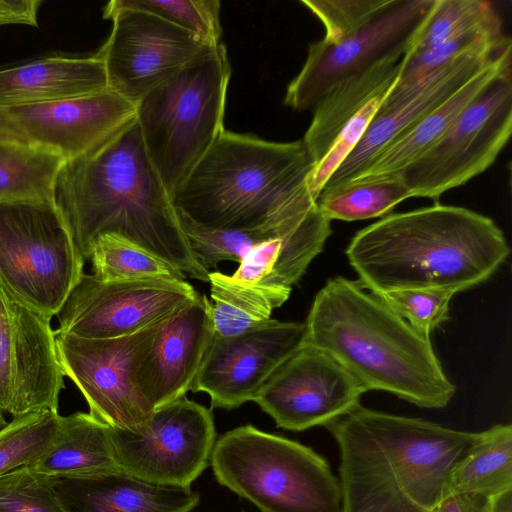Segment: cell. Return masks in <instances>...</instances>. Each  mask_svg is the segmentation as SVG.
<instances>
[{"label": "cell", "mask_w": 512, "mask_h": 512, "mask_svg": "<svg viewBox=\"0 0 512 512\" xmlns=\"http://www.w3.org/2000/svg\"><path fill=\"white\" fill-rule=\"evenodd\" d=\"M53 203L84 259L102 234H118L192 278L209 282L180 228L171 196L153 166L135 121L118 135L64 160Z\"/></svg>", "instance_id": "obj_1"}, {"label": "cell", "mask_w": 512, "mask_h": 512, "mask_svg": "<svg viewBox=\"0 0 512 512\" xmlns=\"http://www.w3.org/2000/svg\"><path fill=\"white\" fill-rule=\"evenodd\" d=\"M340 454V512H432L478 432L358 405L325 426Z\"/></svg>", "instance_id": "obj_2"}, {"label": "cell", "mask_w": 512, "mask_h": 512, "mask_svg": "<svg viewBox=\"0 0 512 512\" xmlns=\"http://www.w3.org/2000/svg\"><path fill=\"white\" fill-rule=\"evenodd\" d=\"M509 252L491 218L436 203L386 215L359 230L346 256L358 282L375 294L416 288L459 293L490 278Z\"/></svg>", "instance_id": "obj_3"}, {"label": "cell", "mask_w": 512, "mask_h": 512, "mask_svg": "<svg viewBox=\"0 0 512 512\" xmlns=\"http://www.w3.org/2000/svg\"><path fill=\"white\" fill-rule=\"evenodd\" d=\"M305 327V343L332 356L366 392L386 391L429 409L446 407L455 394L430 337L358 281L329 279Z\"/></svg>", "instance_id": "obj_4"}, {"label": "cell", "mask_w": 512, "mask_h": 512, "mask_svg": "<svg viewBox=\"0 0 512 512\" xmlns=\"http://www.w3.org/2000/svg\"><path fill=\"white\" fill-rule=\"evenodd\" d=\"M314 163L302 140L224 130L171 195L176 211L213 229H279L316 205Z\"/></svg>", "instance_id": "obj_5"}, {"label": "cell", "mask_w": 512, "mask_h": 512, "mask_svg": "<svg viewBox=\"0 0 512 512\" xmlns=\"http://www.w3.org/2000/svg\"><path fill=\"white\" fill-rule=\"evenodd\" d=\"M230 75L231 65L221 43L135 104L147 154L170 196L224 131Z\"/></svg>", "instance_id": "obj_6"}, {"label": "cell", "mask_w": 512, "mask_h": 512, "mask_svg": "<svg viewBox=\"0 0 512 512\" xmlns=\"http://www.w3.org/2000/svg\"><path fill=\"white\" fill-rule=\"evenodd\" d=\"M217 481L262 512H340L339 479L311 448L246 425L215 442Z\"/></svg>", "instance_id": "obj_7"}, {"label": "cell", "mask_w": 512, "mask_h": 512, "mask_svg": "<svg viewBox=\"0 0 512 512\" xmlns=\"http://www.w3.org/2000/svg\"><path fill=\"white\" fill-rule=\"evenodd\" d=\"M84 259L54 203H0V287L51 319L81 279Z\"/></svg>", "instance_id": "obj_8"}, {"label": "cell", "mask_w": 512, "mask_h": 512, "mask_svg": "<svg viewBox=\"0 0 512 512\" xmlns=\"http://www.w3.org/2000/svg\"><path fill=\"white\" fill-rule=\"evenodd\" d=\"M434 0H387L360 27L337 39L309 45L307 58L287 86L284 103L313 111L336 86L388 61L401 60L422 26Z\"/></svg>", "instance_id": "obj_9"}, {"label": "cell", "mask_w": 512, "mask_h": 512, "mask_svg": "<svg viewBox=\"0 0 512 512\" xmlns=\"http://www.w3.org/2000/svg\"><path fill=\"white\" fill-rule=\"evenodd\" d=\"M511 72L497 76L432 147L397 175L411 198L436 200L495 162L512 132Z\"/></svg>", "instance_id": "obj_10"}, {"label": "cell", "mask_w": 512, "mask_h": 512, "mask_svg": "<svg viewBox=\"0 0 512 512\" xmlns=\"http://www.w3.org/2000/svg\"><path fill=\"white\" fill-rule=\"evenodd\" d=\"M159 324L112 339L55 332L63 375L80 390L89 413L111 428L133 430L154 411L141 390L138 371Z\"/></svg>", "instance_id": "obj_11"}, {"label": "cell", "mask_w": 512, "mask_h": 512, "mask_svg": "<svg viewBox=\"0 0 512 512\" xmlns=\"http://www.w3.org/2000/svg\"><path fill=\"white\" fill-rule=\"evenodd\" d=\"M111 429L119 468L164 486L190 487L216 442L211 410L186 397L154 409L133 430Z\"/></svg>", "instance_id": "obj_12"}, {"label": "cell", "mask_w": 512, "mask_h": 512, "mask_svg": "<svg viewBox=\"0 0 512 512\" xmlns=\"http://www.w3.org/2000/svg\"><path fill=\"white\" fill-rule=\"evenodd\" d=\"M103 18L112 21V30L95 55L104 65L108 89L134 105L212 48L158 16L116 0L104 7Z\"/></svg>", "instance_id": "obj_13"}, {"label": "cell", "mask_w": 512, "mask_h": 512, "mask_svg": "<svg viewBox=\"0 0 512 512\" xmlns=\"http://www.w3.org/2000/svg\"><path fill=\"white\" fill-rule=\"evenodd\" d=\"M199 296L181 279L102 281L83 274L58 314L55 332L84 339L119 338L163 322Z\"/></svg>", "instance_id": "obj_14"}, {"label": "cell", "mask_w": 512, "mask_h": 512, "mask_svg": "<svg viewBox=\"0 0 512 512\" xmlns=\"http://www.w3.org/2000/svg\"><path fill=\"white\" fill-rule=\"evenodd\" d=\"M63 377L50 319L0 287V410L13 418L58 412Z\"/></svg>", "instance_id": "obj_15"}, {"label": "cell", "mask_w": 512, "mask_h": 512, "mask_svg": "<svg viewBox=\"0 0 512 512\" xmlns=\"http://www.w3.org/2000/svg\"><path fill=\"white\" fill-rule=\"evenodd\" d=\"M365 392L332 356L304 343L264 383L254 402L278 427L303 431L347 414Z\"/></svg>", "instance_id": "obj_16"}, {"label": "cell", "mask_w": 512, "mask_h": 512, "mask_svg": "<svg viewBox=\"0 0 512 512\" xmlns=\"http://www.w3.org/2000/svg\"><path fill=\"white\" fill-rule=\"evenodd\" d=\"M305 323L269 319L233 336L214 337L192 392H205L212 408L233 409L254 401L270 376L305 343Z\"/></svg>", "instance_id": "obj_17"}, {"label": "cell", "mask_w": 512, "mask_h": 512, "mask_svg": "<svg viewBox=\"0 0 512 512\" xmlns=\"http://www.w3.org/2000/svg\"><path fill=\"white\" fill-rule=\"evenodd\" d=\"M32 144L71 160L136 121L135 105L110 89L75 98L6 108Z\"/></svg>", "instance_id": "obj_18"}, {"label": "cell", "mask_w": 512, "mask_h": 512, "mask_svg": "<svg viewBox=\"0 0 512 512\" xmlns=\"http://www.w3.org/2000/svg\"><path fill=\"white\" fill-rule=\"evenodd\" d=\"M512 50L510 37L485 44L435 70L419 91L391 108L377 109L363 136L326 182L323 190L352 181L368 161L395 136L449 98L472 76Z\"/></svg>", "instance_id": "obj_19"}, {"label": "cell", "mask_w": 512, "mask_h": 512, "mask_svg": "<svg viewBox=\"0 0 512 512\" xmlns=\"http://www.w3.org/2000/svg\"><path fill=\"white\" fill-rule=\"evenodd\" d=\"M214 334L211 301L206 295L158 325L138 371L141 390L153 409L190 391Z\"/></svg>", "instance_id": "obj_20"}, {"label": "cell", "mask_w": 512, "mask_h": 512, "mask_svg": "<svg viewBox=\"0 0 512 512\" xmlns=\"http://www.w3.org/2000/svg\"><path fill=\"white\" fill-rule=\"evenodd\" d=\"M51 482L63 512H191L200 500L190 487L149 483L122 469Z\"/></svg>", "instance_id": "obj_21"}, {"label": "cell", "mask_w": 512, "mask_h": 512, "mask_svg": "<svg viewBox=\"0 0 512 512\" xmlns=\"http://www.w3.org/2000/svg\"><path fill=\"white\" fill-rule=\"evenodd\" d=\"M510 69L511 51H508L472 76L419 121L390 140L349 183L399 175L442 137L469 103L497 76Z\"/></svg>", "instance_id": "obj_22"}, {"label": "cell", "mask_w": 512, "mask_h": 512, "mask_svg": "<svg viewBox=\"0 0 512 512\" xmlns=\"http://www.w3.org/2000/svg\"><path fill=\"white\" fill-rule=\"evenodd\" d=\"M102 61L53 56L0 70V107L35 105L107 89Z\"/></svg>", "instance_id": "obj_23"}, {"label": "cell", "mask_w": 512, "mask_h": 512, "mask_svg": "<svg viewBox=\"0 0 512 512\" xmlns=\"http://www.w3.org/2000/svg\"><path fill=\"white\" fill-rule=\"evenodd\" d=\"M331 233V221L315 206L296 226L255 246L231 277L291 292Z\"/></svg>", "instance_id": "obj_24"}, {"label": "cell", "mask_w": 512, "mask_h": 512, "mask_svg": "<svg viewBox=\"0 0 512 512\" xmlns=\"http://www.w3.org/2000/svg\"><path fill=\"white\" fill-rule=\"evenodd\" d=\"M30 466L50 477H84L120 469L111 427L84 412L60 416L50 446Z\"/></svg>", "instance_id": "obj_25"}, {"label": "cell", "mask_w": 512, "mask_h": 512, "mask_svg": "<svg viewBox=\"0 0 512 512\" xmlns=\"http://www.w3.org/2000/svg\"><path fill=\"white\" fill-rule=\"evenodd\" d=\"M401 60L385 61L332 89L313 109L312 121L302 139L314 166L339 133L375 97L385 94L400 74Z\"/></svg>", "instance_id": "obj_26"}, {"label": "cell", "mask_w": 512, "mask_h": 512, "mask_svg": "<svg viewBox=\"0 0 512 512\" xmlns=\"http://www.w3.org/2000/svg\"><path fill=\"white\" fill-rule=\"evenodd\" d=\"M512 489V426L478 432L469 451L453 466L442 499L475 495L484 499Z\"/></svg>", "instance_id": "obj_27"}, {"label": "cell", "mask_w": 512, "mask_h": 512, "mask_svg": "<svg viewBox=\"0 0 512 512\" xmlns=\"http://www.w3.org/2000/svg\"><path fill=\"white\" fill-rule=\"evenodd\" d=\"M209 283L214 332L218 336L237 335L265 323L291 293L243 283L221 272H210Z\"/></svg>", "instance_id": "obj_28"}, {"label": "cell", "mask_w": 512, "mask_h": 512, "mask_svg": "<svg viewBox=\"0 0 512 512\" xmlns=\"http://www.w3.org/2000/svg\"><path fill=\"white\" fill-rule=\"evenodd\" d=\"M62 156L34 144L0 143V203H53Z\"/></svg>", "instance_id": "obj_29"}, {"label": "cell", "mask_w": 512, "mask_h": 512, "mask_svg": "<svg viewBox=\"0 0 512 512\" xmlns=\"http://www.w3.org/2000/svg\"><path fill=\"white\" fill-rule=\"evenodd\" d=\"M408 198L402 179L392 176L322 190L316 203L330 221H357L384 216Z\"/></svg>", "instance_id": "obj_30"}, {"label": "cell", "mask_w": 512, "mask_h": 512, "mask_svg": "<svg viewBox=\"0 0 512 512\" xmlns=\"http://www.w3.org/2000/svg\"><path fill=\"white\" fill-rule=\"evenodd\" d=\"M89 259L93 275L102 281L186 277L161 258L113 233L102 234L94 241Z\"/></svg>", "instance_id": "obj_31"}, {"label": "cell", "mask_w": 512, "mask_h": 512, "mask_svg": "<svg viewBox=\"0 0 512 512\" xmlns=\"http://www.w3.org/2000/svg\"><path fill=\"white\" fill-rule=\"evenodd\" d=\"M176 213L194 258L207 271L222 261L240 263L255 246L283 234L307 216L279 229L224 230L203 226L179 211Z\"/></svg>", "instance_id": "obj_32"}, {"label": "cell", "mask_w": 512, "mask_h": 512, "mask_svg": "<svg viewBox=\"0 0 512 512\" xmlns=\"http://www.w3.org/2000/svg\"><path fill=\"white\" fill-rule=\"evenodd\" d=\"M500 24L499 15L488 1L434 0L405 54L424 51L469 31Z\"/></svg>", "instance_id": "obj_33"}, {"label": "cell", "mask_w": 512, "mask_h": 512, "mask_svg": "<svg viewBox=\"0 0 512 512\" xmlns=\"http://www.w3.org/2000/svg\"><path fill=\"white\" fill-rule=\"evenodd\" d=\"M58 412L13 418L0 432V476L34 463L50 446L59 426Z\"/></svg>", "instance_id": "obj_34"}, {"label": "cell", "mask_w": 512, "mask_h": 512, "mask_svg": "<svg viewBox=\"0 0 512 512\" xmlns=\"http://www.w3.org/2000/svg\"><path fill=\"white\" fill-rule=\"evenodd\" d=\"M123 7L142 10L189 32L204 44H221L218 0H116Z\"/></svg>", "instance_id": "obj_35"}, {"label": "cell", "mask_w": 512, "mask_h": 512, "mask_svg": "<svg viewBox=\"0 0 512 512\" xmlns=\"http://www.w3.org/2000/svg\"><path fill=\"white\" fill-rule=\"evenodd\" d=\"M506 36L500 24L469 31L424 51L405 54L400 61V74L395 85L415 82L464 54Z\"/></svg>", "instance_id": "obj_36"}, {"label": "cell", "mask_w": 512, "mask_h": 512, "mask_svg": "<svg viewBox=\"0 0 512 512\" xmlns=\"http://www.w3.org/2000/svg\"><path fill=\"white\" fill-rule=\"evenodd\" d=\"M456 293L451 288H416L376 295L414 329L430 337L449 318V303Z\"/></svg>", "instance_id": "obj_37"}, {"label": "cell", "mask_w": 512, "mask_h": 512, "mask_svg": "<svg viewBox=\"0 0 512 512\" xmlns=\"http://www.w3.org/2000/svg\"><path fill=\"white\" fill-rule=\"evenodd\" d=\"M0 512H63L51 477L21 466L0 476Z\"/></svg>", "instance_id": "obj_38"}, {"label": "cell", "mask_w": 512, "mask_h": 512, "mask_svg": "<svg viewBox=\"0 0 512 512\" xmlns=\"http://www.w3.org/2000/svg\"><path fill=\"white\" fill-rule=\"evenodd\" d=\"M385 95L386 93L381 94L368 102L339 133L322 159L314 166L309 178V189L315 200L332 174L355 148Z\"/></svg>", "instance_id": "obj_39"}, {"label": "cell", "mask_w": 512, "mask_h": 512, "mask_svg": "<svg viewBox=\"0 0 512 512\" xmlns=\"http://www.w3.org/2000/svg\"><path fill=\"white\" fill-rule=\"evenodd\" d=\"M323 24L325 39H337L378 13L387 0H301Z\"/></svg>", "instance_id": "obj_40"}, {"label": "cell", "mask_w": 512, "mask_h": 512, "mask_svg": "<svg viewBox=\"0 0 512 512\" xmlns=\"http://www.w3.org/2000/svg\"><path fill=\"white\" fill-rule=\"evenodd\" d=\"M42 0H0V25L24 24L37 27Z\"/></svg>", "instance_id": "obj_41"}, {"label": "cell", "mask_w": 512, "mask_h": 512, "mask_svg": "<svg viewBox=\"0 0 512 512\" xmlns=\"http://www.w3.org/2000/svg\"><path fill=\"white\" fill-rule=\"evenodd\" d=\"M484 501L475 495H454L442 499L432 512H481Z\"/></svg>", "instance_id": "obj_42"}, {"label": "cell", "mask_w": 512, "mask_h": 512, "mask_svg": "<svg viewBox=\"0 0 512 512\" xmlns=\"http://www.w3.org/2000/svg\"><path fill=\"white\" fill-rule=\"evenodd\" d=\"M0 143L32 144L6 108L0 107Z\"/></svg>", "instance_id": "obj_43"}, {"label": "cell", "mask_w": 512, "mask_h": 512, "mask_svg": "<svg viewBox=\"0 0 512 512\" xmlns=\"http://www.w3.org/2000/svg\"><path fill=\"white\" fill-rule=\"evenodd\" d=\"M481 512H512V489L486 498Z\"/></svg>", "instance_id": "obj_44"}, {"label": "cell", "mask_w": 512, "mask_h": 512, "mask_svg": "<svg viewBox=\"0 0 512 512\" xmlns=\"http://www.w3.org/2000/svg\"><path fill=\"white\" fill-rule=\"evenodd\" d=\"M9 422H7L3 416V412L0 410V432L8 425Z\"/></svg>", "instance_id": "obj_45"}]
</instances>
